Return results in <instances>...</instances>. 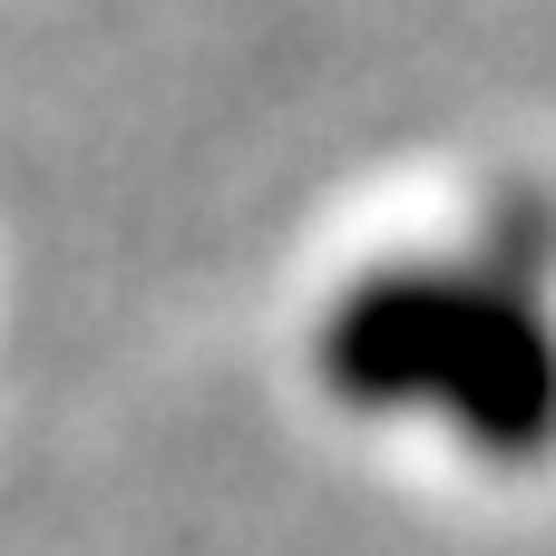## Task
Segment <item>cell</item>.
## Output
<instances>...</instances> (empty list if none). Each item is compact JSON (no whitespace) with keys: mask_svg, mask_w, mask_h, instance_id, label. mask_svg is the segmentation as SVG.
<instances>
[{"mask_svg":"<svg viewBox=\"0 0 556 556\" xmlns=\"http://www.w3.org/2000/svg\"><path fill=\"white\" fill-rule=\"evenodd\" d=\"M323 371L352 401H440L498 450H528L556 430L547 332L489 283H450V274L362 283L323 332Z\"/></svg>","mask_w":556,"mask_h":556,"instance_id":"1","label":"cell"}]
</instances>
